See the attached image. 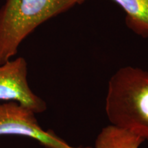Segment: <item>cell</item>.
<instances>
[{"label": "cell", "mask_w": 148, "mask_h": 148, "mask_svg": "<svg viewBox=\"0 0 148 148\" xmlns=\"http://www.w3.org/2000/svg\"><path fill=\"white\" fill-rule=\"evenodd\" d=\"M105 110L111 125L148 141V71L118 69L108 82Z\"/></svg>", "instance_id": "6da1fadb"}, {"label": "cell", "mask_w": 148, "mask_h": 148, "mask_svg": "<svg viewBox=\"0 0 148 148\" xmlns=\"http://www.w3.org/2000/svg\"><path fill=\"white\" fill-rule=\"evenodd\" d=\"M83 0H5L0 8V64L12 59L37 27Z\"/></svg>", "instance_id": "7a4b0ae2"}, {"label": "cell", "mask_w": 148, "mask_h": 148, "mask_svg": "<svg viewBox=\"0 0 148 148\" xmlns=\"http://www.w3.org/2000/svg\"><path fill=\"white\" fill-rule=\"evenodd\" d=\"M35 114L30 109L18 103H0V136L30 138L46 148H92L69 145L52 131L42 129Z\"/></svg>", "instance_id": "3957f363"}, {"label": "cell", "mask_w": 148, "mask_h": 148, "mask_svg": "<svg viewBox=\"0 0 148 148\" xmlns=\"http://www.w3.org/2000/svg\"><path fill=\"white\" fill-rule=\"evenodd\" d=\"M0 101L18 103L36 114L47 109L45 101L30 88L27 81V62L23 57L0 64Z\"/></svg>", "instance_id": "277c9868"}, {"label": "cell", "mask_w": 148, "mask_h": 148, "mask_svg": "<svg viewBox=\"0 0 148 148\" xmlns=\"http://www.w3.org/2000/svg\"><path fill=\"white\" fill-rule=\"evenodd\" d=\"M143 141L137 135L110 124L98 134L95 148H138Z\"/></svg>", "instance_id": "5b68a950"}, {"label": "cell", "mask_w": 148, "mask_h": 148, "mask_svg": "<svg viewBox=\"0 0 148 148\" xmlns=\"http://www.w3.org/2000/svg\"><path fill=\"white\" fill-rule=\"evenodd\" d=\"M85 1V0H83ZM125 13L127 27L143 38L148 37V0H112Z\"/></svg>", "instance_id": "8992f818"}]
</instances>
